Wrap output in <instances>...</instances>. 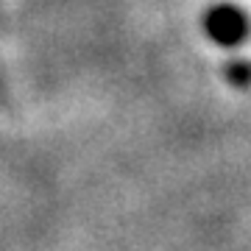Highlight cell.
I'll list each match as a JSON object with an SVG mask.
<instances>
[{
    "label": "cell",
    "instance_id": "cell-2",
    "mask_svg": "<svg viewBox=\"0 0 251 251\" xmlns=\"http://www.w3.org/2000/svg\"><path fill=\"white\" fill-rule=\"evenodd\" d=\"M226 75H229V81H232L234 87H240V90L251 87V64L249 62H232L226 67Z\"/></svg>",
    "mask_w": 251,
    "mask_h": 251
},
{
    "label": "cell",
    "instance_id": "cell-1",
    "mask_svg": "<svg viewBox=\"0 0 251 251\" xmlns=\"http://www.w3.org/2000/svg\"><path fill=\"white\" fill-rule=\"evenodd\" d=\"M206 34L221 45H240L251 31V23L246 11L234 9V6H218L206 14Z\"/></svg>",
    "mask_w": 251,
    "mask_h": 251
}]
</instances>
